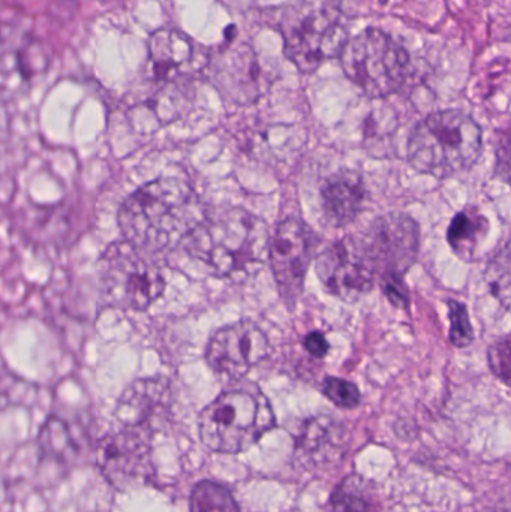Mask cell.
Masks as SVG:
<instances>
[{
	"mask_svg": "<svg viewBox=\"0 0 511 512\" xmlns=\"http://www.w3.org/2000/svg\"><path fill=\"white\" fill-rule=\"evenodd\" d=\"M204 216L200 198L189 183L164 177L126 198L119 212V227L125 242L159 254L182 245Z\"/></svg>",
	"mask_w": 511,
	"mask_h": 512,
	"instance_id": "cell-1",
	"label": "cell"
},
{
	"mask_svg": "<svg viewBox=\"0 0 511 512\" xmlns=\"http://www.w3.org/2000/svg\"><path fill=\"white\" fill-rule=\"evenodd\" d=\"M269 240L263 219L243 209H230L204 216L182 245L216 277L242 282L266 261Z\"/></svg>",
	"mask_w": 511,
	"mask_h": 512,
	"instance_id": "cell-2",
	"label": "cell"
},
{
	"mask_svg": "<svg viewBox=\"0 0 511 512\" xmlns=\"http://www.w3.org/2000/svg\"><path fill=\"white\" fill-rule=\"evenodd\" d=\"M482 146V128L473 117L458 110L437 111L411 132L408 161L419 173L449 179L471 170Z\"/></svg>",
	"mask_w": 511,
	"mask_h": 512,
	"instance_id": "cell-3",
	"label": "cell"
},
{
	"mask_svg": "<svg viewBox=\"0 0 511 512\" xmlns=\"http://www.w3.org/2000/svg\"><path fill=\"white\" fill-rule=\"evenodd\" d=\"M275 423L269 399L252 385L219 394L201 412L198 429L209 450L239 454L257 444Z\"/></svg>",
	"mask_w": 511,
	"mask_h": 512,
	"instance_id": "cell-4",
	"label": "cell"
},
{
	"mask_svg": "<svg viewBox=\"0 0 511 512\" xmlns=\"http://www.w3.org/2000/svg\"><path fill=\"white\" fill-rule=\"evenodd\" d=\"M285 56L303 74L317 71L335 59L347 44L344 11L338 0H299L282 14Z\"/></svg>",
	"mask_w": 511,
	"mask_h": 512,
	"instance_id": "cell-5",
	"label": "cell"
},
{
	"mask_svg": "<svg viewBox=\"0 0 511 512\" xmlns=\"http://www.w3.org/2000/svg\"><path fill=\"white\" fill-rule=\"evenodd\" d=\"M102 297L117 309L146 310L164 294L165 277L156 254L131 243L111 245L99 261Z\"/></svg>",
	"mask_w": 511,
	"mask_h": 512,
	"instance_id": "cell-6",
	"label": "cell"
},
{
	"mask_svg": "<svg viewBox=\"0 0 511 512\" xmlns=\"http://www.w3.org/2000/svg\"><path fill=\"white\" fill-rule=\"evenodd\" d=\"M339 59L345 75L371 98H386L399 92L410 69L408 51L374 27L348 38Z\"/></svg>",
	"mask_w": 511,
	"mask_h": 512,
	"instance_id": "cell-7",
	"label": "cell"
},
{
	"mask_svg": "<svg viewBox=\"0 0 511 512\" xmlns=\"http://www.w3.org/2000/svg\"><path fill=\"white\" fill-rule=\"evenodd\" d=\"M318 239L300 218L285 219L270 233L269 258L279 295L290 309L296 306L305 286Z\"/></svg>",
	"mask_w": 511,
	"mask_h": 512,
	"instance_id": "cell-8",
	"label": "cell"
},
{
	"mask_svg": "<svg viewBox=\"0 0 511 512\" xmlns=\"http://www.w3.org/2000/svg\"><path fill=\"white\" fill-rule=\"evenodd\" d=\"M152 430L123 426L108 433L98 444L96 463L114 489L144 486L153 477Z\"/></svg>",
	"mask_w": 511,
	"mask_h": 512,
	"instance_id": "cell-9",
	"label": "cell"
},
{
	"mask_svg": "<svg viewBox=\"0 0 511 512\" xmlns=\"http://www.w3.org/2000/svg\"><path fill=\"white\" fill-rule=\"evenodd\" d=\"M380 283L404 280L420 251V228L404 213H389L372 222L362 237Z\"/></svg>",
	"mask_w": 511,
	"mask_h": 512,
	"instance_id": "cell-10",
	"label": "cell"
},
{
	"mask_svg": "<svg viewBox=\"0 0 511 512\" xmlns=\"http://www.w3.org/2000/svg\"><path fill=\"white\" fill-rule=\"evenodd\" d=\"M317 274L330 294L348 303L371 292L377 283L362 237H345L329 246L318 256Z\"/></svg>",
	"mask_w": 511,
	"mask_h": 512,
	"instance_id": "cell-11",
	"label": "cell"
},
{
	"mask_svg": "<svg viewBox=\"0 0 511 512\" xmlns=\"http://www.w3.org/2000/svg\"><path fill=\"white\" fill-rule=\"evenodd\" d=\"M270 354V343L260 325L239 321L219 328L206 348L210 369L225 381H239Z\"/></svg>",
	"mask_w": 511,
	"mask_h": 512,
	"instance_id": "cell-12",
	"label": "cell"
},
{
	"mask_svg": "<svg viewBox=\"0 0 511 512\" xmlns=\"http://www.w3.org/2000/svg\"><path fill=\"white\" fill-rule=\"evenodd\" d=\"M47 66L48 56L38 39L17 33L0 36V90L27 86Z\"/></svg>",
	"mask_w": 511,
	"mask_h": 512,
	"instance_id": "cell-13",
	"label": "cell"
},
{
	"mask_svg": "<svg viewBox=\"0 0 511 512\" xmlns=\"http://www.w3.org/2000/svg\"><path fill=\"white\" fill-rule=\"evenodd\" d=\"M219 75V86L231 102L249 105L258 101L269 87V80L257 56L248 45H240L225 57Z\"/></svg>",
	"mask_w": 511,
	"mask_h": 512,
	"instance_id": "cell-14",
	"label": "cell"
},
{
	"mask_svg": "<svg viewBox=\"0 0 511 512\" xmlns=\"http://www.w3.org/2000/svg\"><path fill=\"white\" fill-rule=\"evenodd\" d=\"M170 385L165 379H141L120 397L117 420L123 426H138L155 432V424L170 408Z\"/></svg>",
	"mask_w": 511,
	"mask_h": 512,
	"instance_id": "cell-15",
	"label": "cell"
},
{
	"mask_svg": "<svg viewBox=\"0 0 511 512\" xmlns=\"http://www.w3.org/2000/svg\"><path fill=\"white\" fill-rule=\"evenodd\" d=\"M320 194L324 216L335 228L353 224L362 213L368 198L362 177L351 170H341L327 177Z\"/></svg>",
	"mask_w": 511,
	"mask_h": 512,
	"instance_id": "cell-16",
	"label": "cell"
},
{
	"mask_svg": "<svg viewBox=\"0 0 511 512\" xmlns=\"http://www.w3.org/2000/svg\"><path fill=\"white\" fill-rule=\"evenodd\" d=\"M344 427L330 417L306 421L296 439L297 459L311 468L333 465L344 456Z\"/></svg>",
	"mask_w": 511,
	"mask_h": 512,
	"instance_id": "cell-17",
	"label": "cell"
},
{
	"mask_svg": "<svg viewBox=\"0 0 511 512\" xmlns=\"http://www.w3.org/2000/svg\"><path fill=\"white\" fill-rule=\"evenodd\" d=\"M489 234V222L479 210L470 207L462 210L450 222L447 242L464 261H474Z\"/></svg>",
	"mask_w": 511,
	"mask_h": 512,
	"instance_id": "cell-18",
	"label": "cell"
},
{
	"mask_svg": "<svg viewBox=\"0 0 511 512\" xmlns=\"http://www.w3.org/2000/svg\"><path fill=\"white\" fill-rule=\"evenodd\" d=\"M156 69L162 77H168L171 71H177L192 59L194 45L188 38L177 32L155 33Z\"/></svg>",
	"mask_w": 511,
	"mask_h": 512,
	"instance_id": "cell-19",
	"label": "cell"
},
{
	"mask_svg": "<svg viewBox=\"0 0 511 512\" xmlns=\"http://www.w3.org/2000/svg\"><path fill=\"white\" fill-rule=\"evenodd\" d=\"M332 512H374V498L368 483L357 475L345 478L330 498Z\"/></svg>",
	"mask_w": 511,
	"mask_h": 512,
	"instance_id": "cell-20",
	"label": "cell"
},
{
	"mask_svg": "<svg viewBox=\"0 0 511 512\" xmlns=\"http://www.w3.org/2000/svg\"><path fill=\"white\" fill-rule=\"evenodd\" d=\"M191 512H240V507L227 487L206 480L192 492Z\"/></svg>",
	"mask_w": 511,
	"mask_h": 512,
	"instance_id": "cell-21",
	"label": "cell"
},
{
	"mask_svg": "<svg viewBox=\"0 0 511 512\" xmlns=\"http://www.w3.org/2000/svg\"><path fill=\"white\" fill-rule=\"evenodd\" d=\"M486 283L491 294L500 301L504 309L510 307V245L504 243L494 252L486 267Z\"/></svg>",
	"mask_w": 511,
	"mask_h": 512,
	"instance_id": "cell-22",
	"label": "cell"
},
{
	"mask_svg": "<svg viewBox=\"0 0 511 512\" xmlns=\"http://www.w3.org/2000/svg\"><path fill=\"white\" fill-rule=\"evenodd\" d=\"M39 444L44 453L57 460L68 459L75 451L74 439H72L68 426L59 418L54 417L50 418L42 427Z\"/></svg>",
	"mask_w": 511,
	"mask_h": 512,
	"instance_id": "cell-23",
	"label": "cell"
},
{
	"mask_svg": "<svg viewBox=\"0 0 511 512\" xmlns=\"http://www.w3.org/2000/svg\"><path fill=\"white\" fill-rule=\"evenodd\" d=\"M447 306H449L450 342L456 348H467L474 340L473 325H471L467 306L455 300L449 301Z\"/></svg>",
	"mask_w": 511,
	"mask_h": 512,
	"instance_id": "cell-24",
	"label": "cell"
},
{
	"mask_svg": "<svg viewBox=\"0 0 511 512\" xmlns=\"http://www.w3.org/2000/svg\"><path fill=\"white\" fill-rule=\"evenodd\" d=\"M323 393L330 402L342 409H354L362 400V394L357 385L336 376L324 379Z\"/></svg>",
	"mask_w": 511,
	"mask_h": 512,
	"instance_id": "cell-25",
	"label": "cell"
},
{
	"mask_svg": "<svg viewBox=\"0 0 511 512\" xmlns=\"http://www.w3.org/2000/svg\"><path fill=\"white\" fill-rule=\"evenodd\" d=\"M510 339L504 336L498 339L488 351V363L498 379L509 385L510 379Z\"/></svg>",
	"mask_w": 511,
	"mask_h": 512,
	"instance_id": "cell-26",
	"label": "cell"
},
{
	"mask_svg": "<svg viewBox=\"0 0 511 512\" xmlns=\"http://www.w3.org/2000/svg\"><path fill=\"white\" fill-rule=\"evenodd\" d=\"M303 346H305L306 351L312 355L314 358H324L330 351L329 342H327L324 334H321L320 331H312L308 336L303 340Z\"/></svg>",
	"mask_w": 511,
	"mask_h": 512,
	"instance_id": "cell-27",
	"label": "cell"
}]
</instances>
